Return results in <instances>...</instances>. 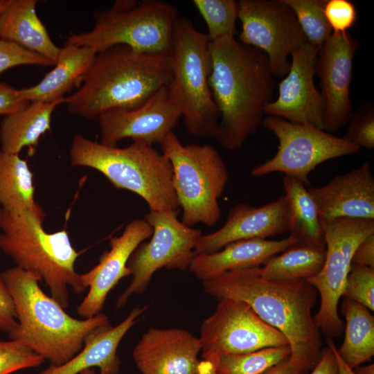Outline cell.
Listing matches in <instances>:
<instances>
[{"label": "cell", "instance_id": "6da1fadb", "mask_svg": "<svg viewBox=\"0 0 374 374\" xmlns=\"http://www.w3.org/2000/svg\"><path fill=\"white\" fill-rule=\"evenodd\" d=\"M209 48L208 84L220 114L216 139L224 148L235 150L262 123L276 89L274 75L264 52L235 37L210 41Z\"/></svg>", "mask_w": 374, "mask_h": 374}, {"label": "cell", "instance_id": "7a4b0ae2", "mask_svg": "<svg viewBox=\"0 0 374 374\" xmlns=\"http://www.w3.org/2000/svg\"><path fill=\"white\" fill-rule=\"evenodd\" d=\"M259 267L232 270L204 280L203 289L218 301L231 299L247 303L285 336L290 357L312 370L322 352L320 330L312 316L318 292L307 280H266Z\"/></svg>", "mask_w": 374, "mask_h": 374}, {"label": "cell", "instance_id": "3957f363", "mask_svg": "<svg viewBox=\"0 0 374 374\" xmlns=\"http://www.w3.org/2000/svg\"><path fill=\"white\" fill-rule=\"evenodd\" d=\"M171 75L169 55L113 46L96 53L78 89L65 97L64 103L70 114L93 120L109 109L140 107L168 86Z\"/></svg>", "mask_w": 374, "mask_h": 374}, {"label": "cell", "instance_id": "277c9868", "mask_svg": "<svg viewBox=\"0 0 374 374\" xmlns=\"http://www.w3.org/2000/svg\"><path fill=\"white\" fill-rule=\"evenodd\" d=\"M12 298L17 326L9 333L11 340L22 343L50 362L61 365L78 353L86 340L111 326L102 312L84 319L72 317L53 298L41 289L39 277L17 267L0 273Z\"/></svg>", "mask_w": 374, "mask_h": 374}, {"label": "cell", "instance_id": "5b68a950", "mask_svg": "<svg viewBox=\"0 0 374 374\" xmlns=\"http://www.w3.org/2000/svg\"><path fill=\"white\" fill-rule=\"evenodd\" d=\"M45 216L0 207V250L16 267L37 275L48 287L51 296L66 309L69 287L77 294L86 289L75 269L80 253L66 230L47 233L44 229Z\"/></svg>", "mask_w": 374, "mask_h": 374}, {"label": "cell", "instance_id": "8992f818", "mask_svg": "<svg viewBox=\"0 0 374 374\" xmlns=\"http://www.w3.org/2000/svg\"><path fill=\"white\" fill-rule=\"evenodd\" d=\"M69 157L71 166L93 168L115 188L138 195L150 211L179 213L171 163L152 145L133 141L125 148L108 146L77 134L72 139Z\"/></svg>", "mask_w": 374, "mask_h": 374}, {"label": "cell", "instance_id": "52a82bcc", "mask_svg": "<svg viewBox=\"0 0 374 374\" xmlns=\"http://www.w3.org/2000/svg\"><path fill=\"white\" fill-rule=\"evenodd\" d=\"M210 41L186 18L175 25L170 53L172 75L167 86L168 97L184 118L189 133L216 138L220 114L211 93Z\"/></svg>", "mask_w": 374, "mask_h": 374}, {"label": "cell", "instance_id": "ba28073f", "mask_svg": "<svg viewBox=\"0 0 374 374\" xmlns=\"http://www.w3.org/2000/svg\"><path fill=\"white\" fill-rule=\"evenodd\" d=\"M179 17L175 6L161 0H118L94 14L91 30L69 36L66 43L96 53L125 45L141 53L169 55Z\"/></svg>", "mask_w": 374, "mask_h": 374}, {"label": "cell", "instance_id": "9c48e42d", "mask_svg": "<svg viewBox=\"0 0 374 374\" xmlns=\"http://www.w3.org/2000/svg\"><path fill=\"white\" fill-rule=\"evenodd\" d=\"M172 168V187L182 209L181 222L213 226L220 219L218 199L229 180L227 166L208 144L183 145L174 132L160 145Z\"/></svg>", "mask_w": 374, "mask_h": 374}, {"label": "cell", "instance_id": "30bf717a", "mask_svg": "<svg viewBox=\"0 0 374 374\" xmlns=\"http://www.w3.org/2000/svg\"><path fill=\"white\" fill-rule=\"evenodd\" d=\"M326 243V258L321 271L307 281L320 296L314 317L317 328L328 337H339L344 323L338 313L352 258L359 244L374 234V220L335 218L321 220Z\"/></svg>", "mask_w": 374, "mask_h": 374}, {"label": "cell", "instance_id": "8fae6325", "mask_svg": "<svg viewBox=\"0 0 374 374\" xmlns=\"http://www.w3.org/2000/svg\"><path fill=\"white\" fill-rule=\"evenodd\" d=\"M262 125L276 136L278 146L272 158L251 170L255 177L281 172L310 185L308 176L319 165L360 150L344 136L311 125L294 123L271 116L264 118Z\"/></svg>", "mask_w": 374, "mask_h": 374}, {"label": "cell", "instance_id": "7c38bea8", "mask_svg": "<svg viewBox=\"0 0 374 374\" xmlns=\"http://www.w3.org/2000/svg\"><path fill=\"white\" fill-rule=\"evenodd\" d=\"M177 215L168 211H149L145 215L153 233L150 240L141 242L129 258L127 267L132 278L118 296L117 307L123 306L132 296L142 294L158 269H188L202 231L185 225Z\"/></svg>", "mask_w": 374, "mask_h": 374}, {"label": "cell", "instance_id": "4fadbf2b", "mask_svg": "<svg viewBox=\"0 0 374 374\" xmlns=\"http://www.w3.org/2000/svg\"><path fill=\"white\" fill-rule=\"evenodd\" d=\"M238 6V41L264 52L273 75L285 77L289 56L308 42L293 10L283 0H241Z\"/></svg>", "mask_w": 374, "mask_h": 374}, {"label": "cell", "instance_id": "5bb4252c", "mask_svg": "<svg viewBox=\"0 0 374 374\" xmlns=\"http://www.w3.org/2000/svg\"><path fill=\"white\" fill-rule=\"evenodd\" d=\"M202 357L289 346L285 336L243 301L224 299L201 326Z\"/></svg>", "mask_w": 374, "mask_h": 374}, {"label": "cell", "instance_id": "9a60e30c", "mask_svg": "<svg viewBox=\"0 0 374 374\" xmlns=\"http://www.w3.org/2000/svg\"><path fill=\"white\" fill-rule=\"evenodd\" d=\"M357 40L348 32L332 33L319 48L315 75L325 102L323 130L335 132L349 122L353 107L350 87Z\"/></svg>", "mask_w": 374, "mask_h": 374}, {"label": "cell", "instance_id": "2e32d148", "mask_svg": "<svg viewBox=\"0 0 374 374\" xmlns=\"http://www.w3.org/2000/svg\"><path fill=\"white\" fill-rule=\"evenodd\" d=\"M319 48L305 42L292 53L278 97L267 104L265 114L323 130L325 102L314 82Z\"/></svg>", "mask_w": 374, "mask_h": 374}, {"label": "cell", "instance_id": "e0dca14e", "mask_svg": "<svg viewBox=\"0 0 374 374\" xmlns=\"http://www.w3.org/2000/svg\"><path fill=\"white\" fill-rule=\"evenodd\" d=\"M181 117L168 97L167 86L163 87L139 107L112 109L100 114V143L114 147L119 141L130 138L152 146L161 145Z\"/></svg>", "mask_w": 374, "mask_h": 374}, {"label": "cell", "instance_id": "ac0fdd59", "mask_svg": "<svg viewBox=\"0 0 374 374\" xmlns=\"http://www.w3.org/2000/svg\"><path fill=\"white\" fill-rule=\"evenodd\" d=\"M152 233V227L145 219H134L126 225L120 236L110 238V249L102 253L99 262L87 272L80 274L82 285L89 288L77 307L80 317L86 319L101 312L109 292L123 278L131 275L127 262L132 253Z\"/></svg>", "mask_w": 374, "mask_h": 374}, {"label": "cell", "instance_id": "d6986e66", "mask_svg": "<svg viewBox=\"0 0 374 374\" xmlns=\"http://www.w3.org/2000/svg\"><path fill=\"white\" fill-rule=\"evenodd\" d=\"M286 197L256 207L238 204L231 208L224 224L218 230L204 235L197 241L195 254L212 253L226 244L239 240L267 239L289 230Z\"/></svg>", "mask_w": 374, "mask_h": 374}, {"label": "cell", "instance_id": "ffe728a7", "mask_svg": "<svg viewBox=\"0 0 374 374\" xmlns=\"http://www.w3.org/2000/svg\"><path fill=\"white\" fill-rule=\"evenodd\" d=\"M202 350L199 338L181 328H149L132 351L142 374H195Z\"/></svg>", "mask_w": 374, "mask_h": 374}, {"label": "cell", "instance_id": "44dd1931", "mask_svg": "<svg viewBox=\"0 0 374 374\" xmlns=\"http://www.w3.org/2000/svg\"><path fill=\"white\" fill-rule=\"evenodd\" d=\"M308 191L321 220L360 218L374 220V177L368 161L328 183Z\"/></svg>", "mask_w": 374, "mask_h": 374}, {"label": "cell", "instance_id": "7402d4cb", "mask_svg": "<svg viewBox=\"0 0 374 374\" xmlns=\"http://www.w3.org/2000/svg\"><path fill=\"white\" fill-rule=\"evenodd\" d=\"M297 242L292 235L279 240L235 241L215 253L195 254L188 269L202 281L211 280L229 271L261 267L269 258Z\"/></svg>", "mask_w": 374, "mask_h": 374}, {"label": "cell", "instance_id": "603a6c76", "mask_svg": "<svg viewBox=\"0 0 374 374\" xmlns=\"http://www.w3.org/2000/svg\"><path fill=\"white\" fill-rule=\"evenodd\" d=\"M147 308V306L133 308L117 326L111 325L91 335L81 350L71 359L59 366L50 365L38 374H80L93 367L99 368V374H118L119 344Z\"/></svg>", "mask_w": 374, "mask_h": 374}, {"label": "cell", "instance_id": "cb8c5ba5", "mask_svg": "<svg viewBox=\"0 0 374 374\" xmlns=\"http://www.w3.org/2000/svg\"><path fill=\"white\" fill-rule=\"evenodd\" d=\"M96 51L88 46L65 43L54 68L37 84L19 89L21 97L28 101L52 103L64 98L86 73Z\"/></svg>", "mask_w": 374, "mask_h": 374}, {"label": "cell", "instance_id": "d4e9b609", "mask_svg": "<svg viewBox=\"0 0 374 374\" xmlns=\"http://www.w3.org/2000/svg\"><path fill=\"white\" fill-rule=\"evenodd\" d=\"M37 0H10L0 15V39L17 44L55 64L60 48L39 18Z\"/></svg>", "mask_w": 374, "mask_h": 374}, {"label": "cell", "instance_id": "484cf974", "mask_svg": "<svg viewBox=\"0 0 374 374\" xmlns=\"http://www.w3.org/2000/svg\"><path fill=\"white\" fill-rule=\"evenodd\" d=\"M64 100L30 103L26 108L5 116L0 123L1 150L19 154L25 147H37L40 137L51 130L55 107Z\"/></svg>", "mask_w": 374, "mask_h": 374}, {"label": "cell", "instance_id": "4316f807", "mask_svg": "<svg viewBox=\"0 0 374 374\" xmlns=\"http://www.w3.org/2000/svg\"><path fill=\"white\" fill-rule=\"evenodd\" d=\"M33 174L18 154L0 150V205L11 212L45 213L35 200Z\"/></svg>", "mask_w": 374, "mask_h": 374}, {"label": "cell", "instance_id": "83f0119b", "mask_svg": "<svg viewBox=\"0 0 374 374\" xmlns=\"http://www.w3.org/2000/svg\"><path fill=\"white\" fill-rule=\"evenodd\" d=\"M326 247L297 242L259 267L262 278L274 281L307 280L322 269Z\"/></svg>", "mask_w": 374, "mask_h": 374}, {"label": "cell", "instance_id": "f1b7e54d", "mask_svg": "<svg viewBox=\"0 0 374 374\" xmlns=\"http://www.w3.org/2000/svg\"><path fill=\"white\" fill-rule=\"evenodd\" d=\"M283 183L287 201L290 235L298 242L326 247L318 208L305 185L287 175L283 177Z\"/></svg>", "mask_w": 374, "mask_h": 374}, {"label": "cell", "instance_id": "f546056e", "mask_svg": "<svg viewBox=\"0 0 374 374\" xmlns=\"http://www.w3.org/2000/svg\"><path fill=\"white\" fill-rule=\"evenodd\" d=\"M342 312L346 319L345 335L337 352L352 369L374 355V317L365 306L345 299Z\"/></svg>", "mask_w": 374, "mask_h": 374}, {"label": "cell", "instance_id": "4dcf8cb0", "mask_svg": "<svg viewBox=\"0 0 374 374\" xmlns=\"http://www.w3.org/2000/svg\"><path fill=\"white\" fill-rule=\"evenodd\" d=\"M291 353L289 346L269 347L258 350L225 354L203 359L213 361L217 374H262Z\"/></svg>", "mask_w": 374, "mask_h": 374}, {"label": "cell", "instance_id": "1f68e13d", "mask_svg": "<svg viewBox=\"0 0 374 374\" xmlns=\"http://www.w3.org/2000/svg\"><path fill=\"white\" fill-rule=\"evenodd\" d=\"M193 3L204 20L209 41L235 37L238 19V1L234 0H193Z\"/></svg>", "mask_w": 374, "mask_h": 374}, {"label": "cell", "instance_id": "d6a6232c", "mask_svg": "<svg viewBox=\"0 0 374 374\" xmlns=\"http://www.w3.org/2000/svg\"><path fill=\"white\" fill-rule=\"evenodd\" d=\"M293 10L307 41L320 47L332 34L324 14L326 0H283Z\"/></svg>", "mask_w": 374, "mask_h": 374}, {"label": "cell", "instance_id": "836d02e7", "mask_svg": "<svg viewBox=\"0 0 374 374\" xmlns=\"http://www.w3.org/2000/svg\"><path fill=\"white\" fill-rule=\"evenodd\" d=\"M342 296L374 310V268L351 264Z\"/></svg>", "mask_w": 374, "mask_h": 374}, {"label": "cell", "instance_id": "e575fe53", "mask_svg": "<svg viewBox=\"0 0 374 374\" xmlns=\"http://www.w3.org/2000/svg\"><path fill=\"white\" fill-rule=\"evenodd\" d=\"M44 359L22 343L0 340V374H10L41 365Z\"/></svg>", "mask_w": 374, "mask_h": 374}, {"label": "cell", "instance_id": "d590c367", "mask_svg": "<svg viewBox=\"0 0 374 374\" xmlns=\"http://www.w3.org/2000/svg\"><path fill=\"white\" fill-rule=\"evenodd\" d=\"M344 136L350 143L367 150L374 148V110L370 105H362L349 121Z\"/></svg>", "mask_w": 374, "mask_h": 374}, {"label": "cell", "instance_id": "8d00e7d4", "mask_svg": "<svg viewBox=\"0 0 374 374\" xmlns=\"http://www.w3.org/2000/svg\"><path fill=\"white\" fill-rule=\"evenodd\" d=\"M54 64L50 60L28 51L15 43L0 39V74L17 66Z\"/></svg>", "mask_w": 374, "mask_h": 374}, {"label": "cell", "instance_id": "74e56055", "mask_svg": "<svg viewBox=\"0 0 374 374\" xmlns=\"http://www.w3.org/2000/svg\"><path fill=\"white\" fill-rule=\"evenodd\" d=\"M324 14L332 33H346L357 19L355 6L348 0H326Z\"/></svg>", "mask_w": 374, "mask_h": 374}, {"label": "cell", "instance_id": "f35d334b", "mask_svg": "<svg viewBox=\"0 0 374 374\" xmlns=\"http://www.w3.org/2000/svg\"><path fill=\"white\" fill-rule=\"evenodd\" d=\"M30 103L24 100L20 90L0 82V115H9L26 108Z\"/></svg>", "mask_w": 374, "mask_h": 374}, {"label": "cell", "instance_id": "ab89813d", "mask_svg": "<svg viewBox=\"0 0 374 374\" xmlns=\"http://www.w3.org/2000/svg\"><path fill=\"white\" fill-rule=\"evenodd\" d=\"M17 325V321L12 298L0 277V332L8 334Z\"/></svg>", "mask_w": 374, "mask_h": 374}, {"label": "cell", "instance_id": "60d3db41", "mask_svg": "<svg viewBox=\"0 0 374 374\" xmlns=\"http://www.w3.org/2000/svg\"><path fill=\"white\" fill-rule=\"evenodd\" d=\"M352 263L374 268V234L359 244L353 253Z\"/></svg>", "mask_w": 374, "mask_h": 374}, {"label": "cell", "instance_id": "b9f144b4", "mask_svg": "<svg viewBox=\"0 0 374 374\" xmlns=\"http://www.w3.org/2000/svg\"><path fill=\"white\" fill-rule=\"evenodd\" d=\"M290 355L262 374H309L311 369Z\"/></svg>", "mask_w": 374, "mask_h": 374}, {"label": "cell", "instance_id": "7bdbcfd3", "mask_svg": "<svg viewBox=\"0 0 374 374\" xmlns=\"http://www.w3.org/2000/svg\"><path fill=\"white\" fill-rule=\"evenodd\" d=\"M310 374H338L335 355L328 346L322 350L319 360Z\"/></svg>", "mask_w": 374, "mask_h": 374}, {"label": "cell", "instance_id": "ee69618b", "mask_svg": "<svg viewBox=\"0 0 374 374\" xmlns=\"http://www.w3.org/2000/svg\"><path fill=\"white\" fill-rule=\"evenodd\" d=\"M328 346L333 352L337 365L338 374H355L353 369L350 368L341 358L332 339L327 338Z\"/></svg>", "mask_w": 374, "mask_h": 374}, {"label": "cell", "instance_id": "f6af8a7d", "mask_svg": "<svg viewBox=\"0 0 374 374\" xmlns=\"http://www.w3.org/2000/svg\"><path fill=\"white\" fill-rule=\"evenodd\" d=\"M195 374H217L215 363L208 359L199 361Z\"/></svg>", "mask_w": 374, "mask_h": 374}, {"label": "cell", "instance_id": "bcb514c9", "mask_svg": "<svg viewBox=\"0 0 374 374\" xmlns=\"http://www.w3.org/2000/svg\"><path fill=\"white\" fill-rule=\"evenodd\" d=\"M355 374H374L373 364L366 366H358L353 369Z\"/></svg>", "mask_w": 374, "mask_h": 374}, {"label": "cell", "instance_id": "7dc6e473", "mask_svg": "<svg viewBox=\"0 0 374 374\" xmlns=\"http://www.w3.org/2000/svg\"><path fill=\"white\" fill-rule=\"evenodd\" d=\"M10 0H0V15L6 7L8 5Z\"/></svg>", "mask_w": 374, "mask_h": 374}, {"label": "cell", "instance_id": "c3c4849f", "mask_svg": "<svg viewBox=\"0 0 374 374\" xmlns=\"http://www.w3.org/2000/svg\"><path fill=\"white\" fill-rule=\"evenodd\" d=\"M80 374H98L93 368H89L82 371Z\"/></svg>", "mask_w": 374, "mask_h": 374}]
</instances>
